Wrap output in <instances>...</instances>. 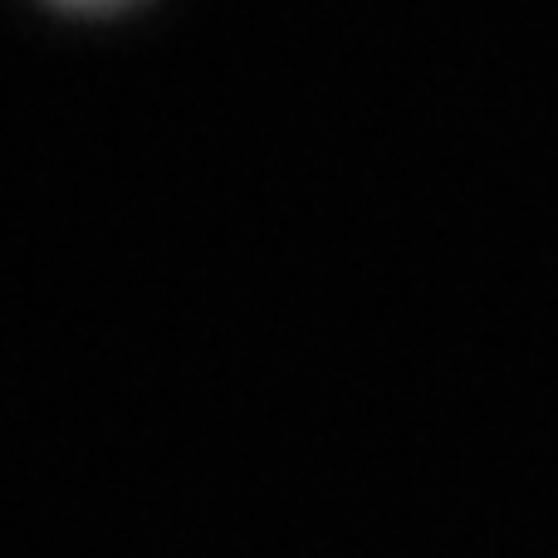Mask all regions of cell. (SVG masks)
Returning a JSON list of instances; mask_svg holds the SVG:
<instances>
[{
	"mask_svg": "<svg viewBox=\"0 0 558 558\" xmlns=\"http://www.w3.org/2000/svg\"><path fill=\"white\" fill-rule=\"evenodd\" d=\"M35 5L54 10V15H69V20H104V15H118V10L143 5V0H35Z\"/></svg>",
	"mask_w": 558,
	"mask_h": 558,
	"instance_id": "1",
	"label": "cell"
}]
</instances>
